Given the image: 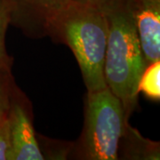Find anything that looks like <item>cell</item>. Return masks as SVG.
I'll use <instances>...</instances> for the list:
<instances>
[{
  "label": "cell",
  "instance_id": "cell-11",
  "mask_svg": "<svg viewBox=\"0 0 160 160\" xmlns=\"http://www.w3.org/2000/svg\"><path fill=\"white\" fill-rule=\"evenodd\" d=\"M11 150L8 113L0 117V160H9Z\"/></svg>",
  "mask_w": 160,
  "mask_h": 160
},
{
  "label": "cell",
  "instance_id": "cell-5",
  "mask_svg": "<svg viewBox=\"0 0 160 160\" xmlns=\"http://www.w3.org/2000/svg\"><path fill=\"white\" fill-rule=\"evenodd\" d=\"M69 0H6L10 10V24L32 38L46 37L52 16Z\"/></svg>",
  "mask_w": 160,
  "mask_h": 160
},
{
  "label": "cell",
  "instance_id": "cell-8",
  "mask_svg": "<svg viewBox=\"0 0 160 160\" xmlns=\"http://www.w3.org/2000/svg\"><path fill=\"white\" fill-rule=\"evenodd\" d=\"M138 92L151 100L160 99V62L147 65L138 84Z\"/></svg>",
  "mask_w": 160,
  "mask_h": 160
},
{
  "label": "cell",
  "instance_id": "cell-7",
  "mask_svg": "<svg viewBox=\"0 0 160 160\" xmlns=\"http://www.w3.org/2000/svg\"><path fill=\"white\" fill-rule=\"evenodd\" d=\"M159 142L144 138L127 122L120 139L118 159L158 160Z\"/></svg>",
  "mask_w": 160,
  "mask_h": 160
},
{
  "label": "cell",
  "instance_id": "cell-10",
  "mask_svg": "<svg viewBox=\"0 0 160 160\" xmlns=\"http://www.w3.org/2000/svg\"><path fill=\"white\" fill-rule=\"evenodd\" d=\"M16 86L12 69H0V117L8 113Z\"/></svg>",
  "mask_w": 160,
  "mask_h": 160
},
{
  "label": "cell",
  "instance_id": "cell-12",
  "mask_svg": "<svg viewBox=\"0 0 160 160\" xmlns=\"http://www.w3.org/2000/svg\"><path fill=\"white\" fill-rule=\"evenodd\" d=\"M71 1L80 3V4H84V5H87V6L102 8L103 6H105L106 4H108L109 1H111V0H71Z\"/></svg>",
  "mask_w": 160,
  "mask_h": 160
},
{
  "label": "cell",
  "instance_id": "cell-1",
  "mask_svg": "<svg viewBox=\"0 0 160 160\" xmlns=\"http://www.w3.org/2000/svg\"><path fill=\"white\" fill-rule=\"evenodd\" d=\"M46 36L74 53L87 92L107 86L104 60L108 23L102 8L69 0L50 20Z\"/></svg>",
  "mask_w": 160,
  "mask_h": 160
},
{
  "label": "cell",
  "instance_id": "cell-2",
  "mask_svg": "<svg viewBox=\"0 0 160 160\" xmlns=\"http://www.w3.org/2000/svg\"><path fill=\"white\" fill-rule=\"evenodd\" d=\"M102 9L108 23L105 82L129 119L137 107L138 84L147 65L127 0H111Z\"/></svg>",
  "mask_w": 160,
  "mask_h": 160
},
{
  "label": "cell",
  "instance_id": "cell-9",
  "mask_svg": "<svg viewBox=\"0 0 160 160\" xmlns=\"http://www.w3.org/2000/svg\"><path fill=\"white\" fill-rule=\"evenodd\" d=\"M10 10L6 0H0V69H12L13 58L7 52L6 45V32L10 25Z\"/></svg>",
  "mask_w": 160,
  "mask_h": 160
},
{
  "label": "cell",
  "instance_id": "cell-4",
  "mask_svg": "<svg viewBox=\"0 0 160 160\" xmlns=\"http://www.w3.org/2000/svg\"><path fill=\"white\" fill-rule=\"evenodd\" d=\"M32 104L16 86L8 110L11 150L9 160H44L33 125Z\"/></svg>",
  "mask_w": 160,
  "mask_h": 160
},
{
  "label": "cell",
  "instance_id": "cell-3",
  "mask_svg": "<svg viewBox=\"0 0 160 160\" xmlns=\"http://www.w3.org/2000/svg\"><path fill=\"white\" fill-rule=\"evenodd\" d=\"M127 122L122 103L108 86L87 92L83 131L71 150L75 158L118 159L120 139Z\"/></svg>",
  "mask_w": 160,
  "mask_h": 160
},
{
  "label": "cell",
  "instance_id": "cell-6",
  "mask_svg": "<svg viewBox=\"0 0 160 160\" xmlns=\"http://www.w3.org/2000/svg\"><path fill=\"white\" fill-rule=\"evenodd\" d=\"M146 65L160 61V0H127Z\"/></svg>",
  "mask_w": 160,
  "mask_h": 160
}]
</instances>
